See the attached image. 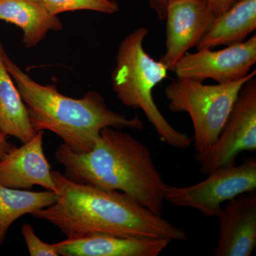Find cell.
Listing matches in <instances>:
<instances>
[{
    "instance_id": "obj_1",
    "label": "cell",
    "mask_w": 256,
    "mask_h": 256,
    "mask_svg": "<svg viewBox=\"0 0 256 256\" xmlns=\"http://www.w3.org/2000/svg\"><path fill=\"white\" fill-rule=\"evenodd\" d=\"M57 200L32 214L60 229L67 238L107 234L122 238L186 240L188 234L120 192L69 180L52 171Z\"/></svg>"
},
{
    "instance_id": "obj_7",
    "label": "cell",
    "mask_w": 256,
    "mask_h": 256,
    "mask_svg": "<svg viewBox=\"0 0 256 256\" xmlns=\"http://www.w3.org/2000/svg\"><path fill=\"white\" fill-rule=\"evenodd\" d=\"M248 80L239 90L216 141L208 150L195 154L200 173L208 175L222 166L236 164L244 151H256V80Z\"/></svg>"
},
{
    "instance_id": "obj_19",
    "label": "cell",
    "mask_w": 256,
    "mask_h": 256,
    "mask_svg": "<svg viewBox=\"0 0 256 256\" xmlns=\"http://www.w3.org/2000/svg\"><path fill=\"white\" fill-rule=\"evenodd\" d=\"M216 16L223 14L234 4V0H207Z\"/></svg>"
},
{
    "instance_id": "obj_8",
    "label": "cell",
    "mask_w": 256,
    "mask_h": 256,
    "mask_svg": "<svg viewBox=\"0 0 256 256\" xmlns=\"http://www.w3.org/2000/svg\"><path fill=\"white\" fill-rule=\"evenodd\" d=\"M256 63V35L223 50L212 48L186 52L171 72L178 78L204 82L212 79L218 84H230L246 78Z\"/></svg>"
},
{
    "instance_id": "obj_14",
    "label": "cell",
    "mask_w": 256,
    "mask_h": 256,
    "mask_svg": "<svg viewBox=\"0 0 256 256\" xmlns=\"http://www.w3.org/2000/svg\"><path fill=\"white\" fill-rule=\"evenodd\" d=\"M256 30V0L234 3L223 14L216 16L197 50L228 46L246 41Z\"/></svg>"
},
{
    "instance_id": "obj_15",
    "label": "cell",
    "mask_w": 256,
    "mask_h": 256,
    "mask_svg": "<svg viewBox=\"0 0 256 256\" xmlns=\"http://www.w3.org/2000/svg\"><path fill=\"white\" fill-rule=\"evenodd\" d=\"M5 53L0 42V131L24 144L31 140L36 132L30 124L26 105L5 66Z\"/></svg>"
},
{
    "instance_id": "obj_11",
    "label": "cell",
    "mask_w": 256,
    "mask_h": 256,
    "mask_svg": "<svg viewBox=\"0 0 256 256\" xmlns=\"http://www.w3.org/2000/svg\"><path fill=\"white\" fill-rule=\"evenodd\" d=\"M220 240L214 256H250L256 247V192L226 202L217 216Z\"/></svg>"
},
{
    "instance_id": "obj_21",
    "label": "cell",
    "mask_w": 256,
    "mask_h": 256,
    "mask_svg": "<svg viewBox=\"0 0 256 256\" xmlns=\"http://www.w3.org/2000/svg\"><path fill=\"white\" fill-rule=\"evenodd\" d=\"M8 136L0 131V160L8 153L10 150L14 148V144H11L6 139Z\"/></svg>"
},
{
    "instance_id": "obj_12",
    "label": "cell",
    "mask_w": 256,
    "mask_h": 256,
    "mask_svg": "<svg viewBox=\"0 0 256 256\" xmlns=\"http://www.w3.org/2000/svg\"><path fill=\"white\" fill-rule=\"evenodd\" d=\"M171 240L166 238H131L107 234L66 238L54 246L62 256H158Z\"/></svg>"
},
{
    "instance_id": "obj_10",
    "label": "cell",
    "mask_w": 256,
    "mask_h": 256,
    "mask_svg": "<svg viewBox=\"0 0 256 256\" xmlns=\"http://www.w3.org/2000/svg\"><path fill=\"white\" fill-rule=\"evenodd\" d=\"M44 131L20 148L14 146L0 160V184L16 190H32L35 185L56 191L50 162L43 148Z\"/></svg>"
},
{
    "instance_id": "obj_18",
    "label": "cell",
    "mask_w": 256,
    "mask_h": 256,
    "mask_svg": "<svg viewBox=\"0 0 256 256\" xmlns=\"http://www.w3.org/2000/svg\"><path fill=\"white\" fill-rule=\"evenodd\" d=\"M22 234L26 242L28 252L31 256H58L54 244H48L44 242L37 236L33 226L30 224L22 226Z\"/></svg>"
},
{
    "instance_id": "obj_20",
    "label": "cell",
    "mask_w": 256,
    "mask_h": 256,
    "mask_svg": "<svg viewBox=\"0 0 256 256\" xmlns=\"http://www.w3.org/2000/svg\"><path fill=\"white\" fill-rule=\"evenodd\" d=\"M169 0H149L152 9L154 10L160 20L166 18V5Z\"/></svg>"
},
{
    "instance_id": "obj_9",
    "label": "cell",
    "mask_w": 256,
    "mask_h": 256,
    "mask_svg": "<svg viewBox=\"0 0 256 256\" xmlns=\"http://www.w3.org/2000/svg\"><path fill=\"white\" fill-rule=\"evenodd\" d=\"M216 18L207 0H169L165 18L166 50L160 62L171 70L188 50L197 46Z\"/></svg>"
},
{
    "instance_id": "obj_16",
    "label": "cell",
    "mask_w": 256,
    "mask_h": 256,
    "mask_svg": "<svg viewBox=\"0 0 256 256\" xmlns=\"http://www.w3.org/2000/svg\"><path fill=\"white\" fill-rule=\"evenodd\" d=\"M57 200L54 191L16 190L0 184V246L11 226L20 217L50 206Z\"/></svg>"
},
{
    "instance_id": "obj_2",
    "label": "cell",
    "mask_w": 256,
    "mask_h": 256,
    "mask_svg": "<svg viewBox=\"0 0 256 256\" xmlns=\"http://www.w3.org/2000/svg\"><path fill=\"white\" fill-rule=\"evenodd\" d=\"M55 159L76 182L124 193L156 214L164 210L168 188L149 148L127 132L104 128L92 150L78 153L62 144Z\"/></svg>"
},
{
    "instance_id": "obj_3",
    "label": "cell",
    "mask_w": 256,
    "mask_h": 256,
    "mask_svg": "<svg viewBox=\"0 0 256 256\" xmlns=\"http://www.w3.org/2000/svg\"><path fill=\"white\" fill-rule=\"evenodd\" d=\"M4 60L28 108L34 131L54 133L76 152L92 150L104 128L141 130L144 127L138 116L128 118L110 110L99 92H89L80 98L68 97L55 86L35 82L6 53Z\"/></svg>"
},
{
    "instance_id": "obj_6",
    "label": "cell",
    "mask_w": 256,
    "mask_h": 256,
    "mask_svg": "<svg viewBox=\"0 0 256 256\" xmlns=\"http://www.w3.org/2000/svg\"><path fill=\"white\" fill-rule=\"evenodd\" d=\"M207 176L204 181L191 186L168 185L165 201L198 210L207 218L217 217L225 202L242 194L256 192V158L246 160L240 165L222 166Z\"/></svg>"
},
{
    "instance_id": "obj_17",
    "label": "cell",
    "mask_w": 256,
    "mask_h": 256,
    "mask_svg": "<svg viewBox=\"0 0 256 256\" xmlns=\"http://www.w3.org/2000/svg\"><path fill=\"white\" fill-rule=\"evenodd\" d=\"M50 14L57 15L66 12L90 10L112 14L119 12L114 0H40Z\"/></svg>"
},
{
    "instance_id": "obj_4",
    "label": "cell",
    "mask_w": 256,
    "mask_h": 256,
    "mask_svg": "<svg viewBox=\"0 0 256 256\" xmlns=\"http://www.w3.org/2000/svg\"><path fill=\"white\" fill-rule=\"evenodd\" d=\"M148 34V28H139L121 42L111 74L112 88L122 104L144 112L163 142L178 149H188L191 138L168 122L153 98V89L168 78L169 70L144 50L143 42Z\"/></svg>"
},
{
    "instance_id": "obj_5",
    "label": "cell",
    "mask_w": 256,
    "mask_h": 256,
    "mask_svg": "<svg viewBox=\"0 0 256 256\" xmlns=\"http://www.w3.org/2000/svg\"><path fill=\"white\" fill-rule=\"evenodd\" d=\"M256 75L230 84L206 85L191 78H178L166 86L165 96L170 112H186L194 126L196 153L208 150L220 136L242 85Z\"/></svg>"
},
{
    "instance_id": "obj_13",
    "label": "cell",
    "mask_w": 256,
    "mask_h": 256,
    "mask_svg": "<svg viewBox=\"0 0 256 256\" xmlns=\"http://www.w3.org/2000/svg\"><path fill=\"white\" fill-rule=\"evenodd\" d=\"M0 20L21 28L26 48L36 46L50 31L63 28L58 16L50 14L40 0H0Z\"/></svg>"
},
{
    "instance_id": "obj_22",
    "label": "cell",
    "mask_w": 256,
    "mask_h": 256,
    "mask_svg": "<svg viewBox=\"0 0 256 256\" xmlns=\"http://www.w3.org/2000/svg\"><path fill=\"white\" fill-rule=\"evenodd\" d=\"M242 1V0H234V3L237 2Z\"/></svg>"
}]
</instances>
